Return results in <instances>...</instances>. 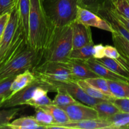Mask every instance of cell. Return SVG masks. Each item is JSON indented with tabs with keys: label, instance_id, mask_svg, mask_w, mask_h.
I'll use <instances>...</instances> for the list:
<instances>
[{
	"label": "cell",
	"instance_id": "cell-20",
	"mask_svg": "<svg viewBox=\"0 0 129 129\" xmlns=\"http://www.w3.org/2000/svg\"><path fill=\"white\" fill-rule=\"evenodd\" d=\"M96 60L116 74H120L129 79V70L117 59L104 57L101 59H96Z\"/></svg>",
	"mask_w": 129,
	"mask_h": 129
},
{
	"label": "cell",
	"instance_id": "cell-11",
	"mask_svg": "<svg viewBox=\"0 0 129 129\" xmlns=\"http://www.w3.org/2000/svg\"><path fill=\"white\" fill-rule=\"evenodd\" d=\"M49 128L73 129H113L112 124L106 119L97 118L96 119L82 121H70L65 123L49 127Z\"/></svg>",
	"mask_w": 129,
	"mask_h": 129
},
{
	"label": "cell",
	"instance_id": "cell-37",
	"mask_svg": "<svg viewBox=\"0 0 129 129\" xmlns=\"http://www.w3.org/2000/svg\"><path fill=\"white\" fill-rule=\"evenodd\" d=\"M104 55L106 57L118 59L120 57V54L115 46L107 45L104 46Z\"/></svg>",
	"mask_w": 129,
	"mask_h": 129
},
{
	"label": "cell",
	"instance_id": "cell-9",
	"mask_svg": "<svg viewBox=\"0 0 129 129\" xmlns=\"http://www.w3.org/2000/svg\"><path fill=\"white\" fill-rule=\"evenodd\" d=\"M75 20L90 27H96L111 33L115 32L111 25L106 20L97 14L79 6L77 8V18Z\"/></svg>",
	"mask_w": 129,
	"mask_h": 129
},
{
	"label": "cell",
	"instance_id": "cell-17",
	"mask_svg": "<svg viewBox=\"0 0 129 129\" xmlns=\"http://www.w3.org/2000/svg\"><path fill=\"white\" fill-rule=\"evenodd\" d=\"M19 20L26 37H29V18L30 10V0H16V4Z\"/></svg>",
	"mask_w": 129,
	"mask_h": 129
},
{
	"label": "cell",
	"instance_id": "cell-16",
	"mask_svg": "<svg viewBox=\"0 0 129 129\" xmlns=\"http://www.w3.org/2000/svg\"><path fill=\"white\" fill-rule=\"evenodd\" d=\"M5 128L11 129H47L46 126L41 125L34 116L22 117L10 122Z\"/></svg>",
	"mask_w": 129,
	"mask_h": 129
},
{
	"label": "cell",
	"instance_id": "cell-31",
	"mask_svg": "<svg viewBox=\"0 0 129 129\" xmlns=\"http://www.w3.org/2000/svg\"><path fill=\"white\" fill-rule=\"evenodd\" d=\"M20 111L19 108L0 110V128H5L6 126L13 119Z\"/></svg>",
	"mask_w": 129,
	"mask_h": 129
},
{
	"label": "cell",
	"instance_id": "cell-21",
	"mask_svg": "<svg viewBox=\"0 0 129 129\" xmlns=\"http://www.w3.org/2000/svg\"><path fill=\"white\" fill-rule=\"evenodd\" d=\"M107 82L114 98H129L128 83L113 80H107Z\"/></svg>",
	"mask_w": 129,
	"mask_h": 129
},
{
	"label": "cell",
	"instance_id": "cell-18",
	"mask_svg": "<svg viewBox=\"0 0 129 129\" xmlns=\"http://www.w3.org/2000/svg\"><path fill=\"white\" fill-rule=\"evenodd\" d=\"M35 79V76L34 74L31 70L29 69L16 75L11 86V95L15 94V93L30 84L32 82L34 81Z\"/></svg>",
	"mask_w": 129,
	"mask_h": 129
},
{
	"label": "cell",
	"instance_id": "cell-30",
	"mask_svg": "<svg viewBox=\"0 0 129 129\" xmlns=\"http://www.w3.org/2000/svg\"><path fill=\"white\" fill-rule=\"evenodd\" d=\"M107 0H78V5L97 14Z\"/></svg>",
	"mask_w": 129,
	"mask_h": 129
},
{
	"label": "cell",
	"instance_id": "cell-4",
	"mask_svg": "<svg viewBox=\"0 0 129 129\" xmlns=\"http://www.w3.org/2000/svg\"><path fill=\"white\" fill-rule=\"evenodd\" d=\"M42 57L43 51H36L27 45L17 55L0 66V81L28 69L32 71L41 62Z\"/></svg>",
	"mask_w": 129,
	"mask_h": 129
},
{
	"label": "cell",
	"instance_id": "cell-41",
	"mask_svg": "<svg viewBox=\"0 0 129 129\" xmlns=\"http://www.w3.org/2000/svg\"><path fill=\"white\" fill-rule=\"evenodd\" d=\"M122 64H123L126 68L129 70V59L128 57H126V56L123 55H121L120 54V56L118 59H117Z\"/></svg>",
	"mask_w": 129,
	"mask_h": 129
},
{
	"label": "cell",
	"instance_id": "cell-40",
	"mask_svg": "<svg viewBox=\"0 0 129 129\" xmlns=\"http://www.w3.org/2000/svg\"><path fill=\"white\" fill-rule=\"evenodd\" d=\"M10 13L3 14L2 15H0V39L3 34L4 31L5 30L8 22L9 18H10Z\"/></svg>",
	"mask_w": 129,
	"mask_h": 129
},
{
	"label": "cell",
	"instance_id": "cell-44",
	"mask_svg": "<svg viewBox=\"0 0 129 129\" xmlns=\"http://www.w3.org/2000/svg\"><path fill=\"white\" fill-rule=\"evenodd\" d=\"M110 1H115V0H110Z\"/></svg>",
	"mask_w": 129,
	"mask_h": 129
},
{
	"label": "cell",
	"instance_id": "cell-28",
	"mask_svg": "<svg viewBox=\"0 0 129 129\" xmlns=\"http://www.w3.org/2000/svg\"><path fill=\"white\" fill-rule=\"evenodd\" d=\"M85 80L104 94L110 97L114 98L111 94L107 80L106 79L101 78V77H97V78H89V79H85Z\"/></svg>",
	"mask_w": 129,
	"mask_h": 129
},
{
	"label": "cell",
	"instance_id": "cell-25",
	"mask_svg": "<svg viewBox=\"0 0 129 129\" xmlns=\"http://www.w3.org/2000/svg\"><path fill=\"white\" fill-rule=\"evenodd\" d=\"M106 120L111 122L113 129L126 128L129 124V113L120 112Z\"/></svg>",
	"mask_w": 129,
	"mask_h": 129
},
{
	"label": "cell",
	"instance_id": "cell-36",
	"mask_svg": "<svg viewBox=\"0 0 129 129\" xmlns=\"http://www.w3.org/2000/svg\"><path fill=\"white\" fill-rule=\"evenodd\" d=\"M16 4V0H0V15L10 13Z\"/></svg>",
	"mask_w": 129,
	"mask_h": 129
},
{
	"label": "cell",
	"instance_id": "cell-32",
	"mask_svg": "<svg viewBox=\"0 0 129 129\" xmlns=\"http://www.w3.org/2000/svg\"><path fill=\"white\" fill-rule=\"evenodd\" d=\"M15 76H13L0 81V97H4L6 99L11 95V86Z\"/></svg>",
	"mask_w": 129,
	"mask_h": 129
},
{
	"label": "cell",
	"instance_id": "cell-14",
	"mask_svg": "<svg viewBox=\"0 0 129 129\" xmlns=\"http://www.w3.org/2000/svg\"><path fill=\"white\" fill-rule=\"evenodd\" d=\"M63 63L77 79H87L99 77L90 69L85 60L69 59Z\"/></svg>",
	"mask_w": 129,
	"mask_h": 129
},
{
	"label": "cell",
	"instance_id": "cell-6",
	"mask_svg": "<svg viewBox=\"0 0 129 129\" xmlns=\"http://www.w3.org/2000/svg\"><path fill=\"white\" fill-rule=\"evenodd\" d=\"M39 87L46 88L49 92H56L54 87L48 81L35 76V79L30 84L6 98L3 103L1 108H13L25 105L28 100L32 98L35 89Z\"/></svg>",
	"mask_w": 129,
	"mask_h": 129
},
{
	"label": "cell",
	"instance_id": "cell-42",
	"mask_svg": "<svg viewBox=\"0 0 129 129\" xmlns=\"http://www.w3.org/2000/svg\"><path fill=\"white\" fill-rule=\"evenodd\" d=\"M5 100V98H4V97H0V108H1V106H2V104Z\"/></svg>",
	"mask_w": 129,
	"mask_h": 129
},
{
	"label": "cell",
	"instance_id": "cell-5",
	"mask_svg": "<svg viewBox=\"0 0 129 129\" xmlns=\"http://www.w3.org/2000/svg\"><path fill=\"white\" fill-rule=\"evenodd\" d=\"M35 76L44 79L53 81L77 80L71 73L63 62L54 61H44L34 67L32 70Z\"/></svg>",
	"mask_w": 129,
	"mask_h": 129
},
{
	"label": "cell",
	"instance_id": "cell-39",
	"mask_svg": "<svg viewBox=\"0 0 129 129\" xmlns=\"http://www.w3.org/2000/svg\"><path fill=\"white\" fill-rule=\"evenodd\" d=\"M110 8H111V11H112V12L113 13V14L115 15V16L117 18L118 20L124 26H126V27L129 30V18L125 17L123 15H122L121 14H120V13L118 12V11L114 8L111 1H110Z\"/></svg>",
	"mask_w": 129,
	"mask_h": 129
},
{
	"label": "cell",
	"instance_id": "cell-22",
	"mask_svg": "<svg viewBox=\"0 0 129 129\" xmlns=\"http://www.w3.org/2000/svg\"><path fill=\"white\" fill-rule=\"evenodd\" d=\"M92 107L97 111L99 118L103 119H106L120 112L110 101H102Z\"/></svg>",
	"mask_w": 129,
	"mask_h": 129
},
{
	"label": "cell",
	"instance_id": "cell-34",
	"mask_svg": "<svg viewBox=\"0 0 129 129\" xmlns=\"http://www.w3.org/2000/svg\"><path fill=\"white\" fill-rule=\"evenodd\" d=\"M53 104V100L48 96V94L42 96L37 99H30L25 103V105H29L34 108L44 107L48 105Z\"/></svg>",
	"mask_w": 129,
	"mask_h": 129
},
{
	"label": "cell",
	"instance_id": "cell-8",
	"mask_svg": "<svg viewBox=\"0 0 129 129\" xmlns=\"http://www.w3.org/2000/svg\"><path fill=\"white\" fill-rule=\"evenodd\" d=\"M19 23L20 20L16 6L15 5L10 13L8 22L0 39V60L2 59L4 54L13 40Z\"/></svg>",
	"mask_w": 129,
	"mask_h": 129
},
{
	"label": "cell",
	"instance_id": "cell-26",
	"mask_svg": "<svg viewBox=\"0 0 129 129\" xmlns=\"http://www.w3.org/2000/svg\"><path fill=\"white\" fill-rule=\"evenodd\" d=\"M112 34V40L114 45L120 54L126 56L129 59V42L116 32Z\"/></svg>",
	"mask_w": 129,
	"mask_h": 129
},
{
	"label": "cell",
	"instance_id": "cell-23",
	"mask_svg": "<svg viewBox=\"0 0 129 129\" xmlns=\"http://www.w3.org/2000/svg\"><path fill=\"white\" fill-rule=\"evenodd\" d=\"M77 84L81 87L82 89L91 97L96 99L102 100L105 101H110L111 102L112 100L115 98L110 97L106 95L102 92L100 91L99 89L95 88L91 84L87 83L85 79H77L76 81Z\"/></svg>",
	"mask_w": 129,
	"mask_h": 129
},
{
	"label": "cell",
	"instance_id": "cell-27",
	"mask_svg": "<svg viewBox=\"0 0 129 129\" xmlns=\"http://www.w3.org/2000/svg\"><path fill=\"white\" fill-rule=\"evenodd\" d=\"M77 103H79V102L75 99L69 93L64 91H58L57 94L53 100V104L59 107Z\"/></svg>",
	"mask_w": 129,
	"mask_h": 129
},
{
	"label": "cell",
	"instance_id": "cell-12",
	"mask_svg": "<svg viewBox=\"0 0 129 129\" xmlns=\"http://www.w3.org/2000/svg\"><path fill=\"white\" fill-rule=\"evenodd\" d=\"M72 25L73 49L94 44L90 26H86L76 20L72 23Z\"/></svg>",
	"mask_w": 129,
	"mask_h": 129
},
{
	"label": "cell",
	"instance_id": "cell-38",
	"mask_svg": "<svg viewBox=\"0 0 129 129\" xmlns=\"http://www.w3.org/2000/svg\"><path fill=\"white\" fill-rule=\"evenodd\" d=\"M92 57L96 59H101L105 57L104 46L102 44L94 45L93 50H92Z\"/></svg>",
	"mask_w": 129,
	"mask_h": 129
},
{
	"label": "cell",
	"instance_id": "cell-45",
	"mask_svg": "<svg viewBox=\"0 0 129 129\" xmlns=\"http://www.w3.org/2000/svg\"></svg>",
	"mask_w": 129,
	"mask_h": 129
},
{
	"label": "cell",
	"instance_id": "cell-24",
	"mask_svg": "<svg viewBox=\"0 0 129 129\" xmlns=\"http://www.w3.org/2000/svg\"><path fill=\"white\" fill-rule=\"evenodd\" d=\"M94 44H89L78 49H72L69 55V59L86 60L92 57V50Z\"/></svg>",
	"mask_w": 129,
	"mask_h": 129
},
{
	"label": "cell",
	"instance_id": "cell-10",
	"mask_svg": "<svg viewBox=\"0 0 129 129\" xmlns=\"http://www.w3.org/2000/svg\"><path fill=\"white\" fill-rule=\"evenodd\" d=\"M67 113L70 121H82L99 118L97 111L92 107L80 103L61 107Z\"/></svg>",
	"mask_w": 129,
	"mask_h": 129
},
{
	"label": "cell",
	"instance_id": "cell-3",
	"mask_svg": "<svg viewBox=\"0 0 129 129\" xmlns=\"http://www.w3.org/2000/svg\"><path fill=\"white\" fill-rule=\"evenodd\" d=\"M41 2L54 27L72 24L77 18L78 0H41Z\"/></svg>",
	"mask_w": 129,
	"mask_h": 129
},
{
	"label": "cell",
	"instance_id": "cell-7",
	"mask_svg": "<svg viewBox=\"0 0 129 129\" xmlns=\"http://www.w3.org/2000/svg\"><path fill=\"white\" fill-rule=\"evenodd\" d=\"M45 80L48 81L54 87L56 92L58 91H64L67 92L77 101L87 105L94 107L97 103L102 101H105L92 98L89 96L76 81H53L48 80V79H45Z\"/></svg>",
	"mask_w": 129,
	"mask_h": 129
},
{
	"label": "cell",
	"instance_id": "cell-29",
	"mask_svg": "<svg viewBox=\"0 0 129 129\" xmlns=\"http://www.w3.org/2000/svg\"><path fill=\"white\" fill-rule=\"evenodd\" d=\"M35 113L34 115V117L41 125L46 126L48 129V127L49 126L54 124V119L48 112L44 110L40 107L35 108Z\"/></svg>",
	"mask_w": 129,
	"mask_h": 129
},
{
	"label": "cell",
	"instance_id": "cell-1",
	"mask_svg": "<svg viewBox=\"0 0 129 129\" xmlns=\"http://www.w3.org/2000/svg\"><path fill=\"white\" fill-rule=\"evenodd\" d=\"M55 28L47 16L41 0H30L28 37L29 46L36 51H44Z\"/></svg>",
	"mask_w": 129,
	"mask_h": 129
},
{
	"label": "cell",
	"instance_id": "cell-2",
	"mask_svg": "<svg viewBox=\"0 0 129 129\" xmlns=\"http://www.w3.org/2000/svg\"><path fill=\"white\" fill-rule=\"evenodd\" d=\"M73 49L72 24L56 27L51 38L43 51L44 61L64 62L69 59Z\"/></svg>",
	"mask_w": 129,
	"mask_h": 129
},
{
	"label": "cell",
	"instance_id": "cell-13",
	"mask_svg": "<svg viewBox=\"0 0 129 129\" xmlns=\"http://www.w3.org/2000/svg\"><path fill=\"white\" fill-rule=\"evenodd\" d=\"M97 14L111 25L115 32L120 34L129 42V30L118 20L112 12L110 8V0H107L105 5L97 11Z\"/></svg>",
	"mask_w": 129,
	"mask_h": 129
},
{
	"label": "cell",
	"instance_id": "cell-43",
	"mask_svg": "<svg viewBox=\"0 0 129 129\" xmlns=\"http://www.w3.org/2000/svg\"><path fill=\"white\" fill-rule=\"evenodd\" d=\"M126 128H129V124L128 125V126H127V127H126Z\"/></svg>",
	"mask_w": 129,
	"mask_h": 129
},
{
	"label": "cell",
	"instance_id": "cell-33",
	"mask_svg": "<svg viewBox=\"0 0 129 129\" xmlns=\"http://www.w3.org/2000/svg\"><path fill=\"white\" fill-rule=\"evenodd\" d=\"M111 2L118 12L129 18V0H115Z\"/></svg>",
	"mask_w": 129,
	"mask_h": 129
},
{
	"label": "cell",
	"instance_id": "cell-15",
	"mask_svg": "<svg viewBox=\"0 0 129 129\" xmlns=\"http://www.w3.org/2000/svg\"><path fill=\"white\" fill-rule=\"evenodd\" d=\"M85 62L88 65L90 69L101 78H104L107 80L125 82V83L129 84L128 79L120 75V74H116L113 71L110 70L109 68L104 66L103 64L97 62L94 58H90V59L85 60Z\"/></svg>",
	"mask_w": 129,
	"mask_h": 129
},
{
	"label": "cell",
	"instance_id": "cell-35",
	"mask_svg": "<svg viewBox=\"0 0 129 129\" xmlns=\"http://www.w3.org/2000/svg\"><path fill=\"white\" fill-rule=\"evenodd\" d=\"M111 102L118 108L120 112L129 113V98H115L112 100Z\"/></svg>",
	"mask_w": 129,
	"mask_h": 129
},
{
	"label": "cell",
	"instance_id": "cell-19",
	"mask_svg": "<svg viewBox=\"0 0 129 129\" xmlns=\"http://www.w3.org/2000/svg\"><path fill=\"white\" fill-rule=\"evenodd\" d=\"M40 108L48 112L53 117L54 123V124L50 126L61 125L70 121L65 111L61 107H58V106L51 104L44 106V107H42ZM50 126H49V127H50ZM49 127H48V129L49 128Z\"/></svg>",
	"mask_w": 129,
	"mask_h": 129
}]
</instances>
